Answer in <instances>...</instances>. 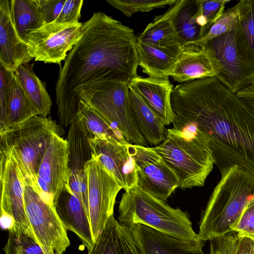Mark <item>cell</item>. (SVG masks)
<instances>
[{"label":"cell","instance_id":"836d02e7","mask_svg":"<svg viewBox=\"0 0 254 254\" xmlns=\"http://www.w3.org/2000/svg\"><path fill=\"white\" fill-rule=\"evenodd\" d=\"M3 250L5 254H45L36 240L27 235L14 231H8Z\"/></svg>","mask_w":254,"mask_h":254},{"label":"cell","instance_id":"4dcf8cb0","mask_svg":"<svg viewBox=\"0 0 254 254\" xmlns=\"http://www.w3.org/2000/svg\"><path fill=\"white\" fill-rule=\"evenodd\" d=\"M240 16L236 25L239 46L248 62L254 67V0L238 2Z\"/></svg>","mask_w":254,"mask_h":254},{"label":"cell","instance_id":"8992f818","mask_svg":"<svg viewBox=\"0 0 254 254\" xmlns=\"http://www.w3.org/2000/svg\"><path fill=\"white\" fill-rule=\"evenodd\" d=\"M54 133L62 135L64 131L50 117L33 116L0 133V152L10 155L24 182L36 185L40 163Z\"/></svg>","mask_w":254,"mask_h":254},{"label":"cell","instance_id":"1f68e13d","mask_svg":"<svg viewBox=\"0 0 254 254\" xmlns=\"http://www.w3.org/2000/svg\"><path fill=\"white\" fill-rule=\"evenodd\" d=\"M239 16L240 7L238 2L224 11L223 15L210 27L206 34L192 45L205 48L209 41L233 30L239 21Z\"/></svg>","mask_w":254,"mask_h":254},{"label":"cell","instance_id":"ffe728a7","mask_svg":"<svg viewBox=\"0 0 254 254\" xmlns=\"http://www.w3.org/2000/svg\"><path fill=\"white\" fill-rule=\"evenodd\" d=\"M54 205L67 230L74 233L90 250L94 244L88 214L81 200L66 185Z\"/></svg>","mask_w":254,"mask_h":254},{"label":"cell","instance_id":"d6a6232c","mask_svg":"<svg viewBox=\"0 0 254 254\" xmlns=\"http://www.w3.org/2000/svg\"><path fill=\"white\" fill-rule=\"evenodd\" d=\"M178 0H108L107 2L121 11L125 16L130 17L138 12H148L154 9L172 5Z\"/></svg>","mask_w":254,"mask_h":254},{"label":"cell","instance_id":"30bf717a","mask_svg":"<svg viewBox=\"0 0 254 254\" xmlns=\"http://www.w3.org/2000/svg\"><path fill=\"white\" fill-rule=\"evenodd\" d=\"M85 172L89 220L94 242L109 218L114 215L116 197L123 188L93 154L85 166Z\"/></svg>","mask_w":254,"mask_h":254},{"label":"cell","instance_id":"603a6c76","mask_svg":"<svg viewBox=\"0 0 254 254\" xmlns=\"http://www.w3.org/2000/svg\"><path fill=\"white\" fill-rule=\"evenodd\" d=\"M129 98L133 119L147 144L156 146L161 143L167 132L163 121L129 85Z\"/></svg>","mask_w":254,"mask_h":254},{"label":"cell","instance_id":"e575fe53","mask_svg":"<svg viewBox=\"0 0 254 254\" xmlns=\"http://www.w3.org/2000/svg\"><path fill=\"white\" fill-rule=\"evenodd\" d=\"M229 1L226 0H196L197 13L206 20L208 30L223 15L225 5Z\"/></svg>","mask_w":254,"mask_h":254},{"label":"cell","instance_id":"83f0119b","mask_svg":"<svg viewBox=\"0 0 254 254\" xmlns=\"http://www.w3.org/2000/svg\"><path fill=\"white\" fill-rule=\"evenodd\" d=\"M138 66L149 77L164 78L168 75L177 59L170 54L142 42H137Z\"/></svg>","mask_w":254,"mask_h":254},{"label":"cell","instance_id":"9c48e42d","mask_svg":"<svg viewBox=\"0 0 254 254\" xmlns=\"http://www.w3.org/2000/svg\"><path fill=\"white\" fill-rule=\"evenodd\" d=\"M0 153V226L8 231L24 233L37 242L25 210L24 179L10 155Z\"/></svg>","mask_w":254,"mask_h":254},{"label":"cell","instance_id":"5bb4252c","mask_svg":"<svg viewBox=\"0 0 254 254\" xmlns=\"http://www.w3.org/2000/svg\"><path fill=\"white\" fill-rule=\"evenodd\" d=\"M93 154L127 191L138 183L134 160L128 148L129 143L88 139Z\"/></svg>","mask_w":254,"mask_h":254},{"label":"cell","instance_id":"4fadbf2b","mask_svg":"<svg viewBox=\"0 0 254 254\" xmlns=\"http://www.w3.org/2000/svg\"><path fill=\"white\" fill-rule=\"evenodd\" d=\"M138 174L137 185L162 200H166L179 188V179L172 169L152 147L128 143Z\"/></svg>","mask_w":254,"mask_h":254},{"label":"cell","instance_id":"d6986e66","mask_svg":"<svg viewBox=\"0 0 254 254\" xmlns=\"http://www.w3.org/2000/svg\"><path fill=\"white\" fill-rule=\"evenodd\" d=\"M185 0H178L164 13L155 16L137 37V41L159 49L178 59L182 49L176 28L175 18Z\"/></svg>","mask_w":254,"mask_h":254},{"label":"cell","instance_id":"277c9868","mask_svg":"<svg viewBox=\"0 0 254 254\" xmlns=\"http://www.w3.org/2000/svg\"><path fill=\"white\" fill-rule=\"evenodd\" d=\"M119 213L120 223L129 227L140 224L176 238L199 239L192 228L189 214L172 207L138 185L123 194Z\"/></svg>","mask_w":254,"mask_h":254},{"label":"cell","instance_id":"4316f807","mask_svg":"<svg viewBox=\"0 0 254 254\" xmlns=\"http://www.w3.org/2000/svg\"><path fill=\"white\" fill-rule=\"evenodd\" d=\"M33 65L29 63L19 65L14 71L15 75L27 95L37 108L39 116L47 117L50 113L52 99L45 83L36 75Z\"/></svg>","mask_w":254,"mask_h":254},{"label":"cell","instance_id":"f546056e","mask_svg":"<svg viewBox=\"0 0 254 254\" xmlns=\"http://www.w3.org/2000/svg\"><path fill=\"white\" fill-rule=\"evenodd\" d=\"M10 0L15 29L21 39L27 44L29 33L45 25L41 19L36 0Z\"/></svg>","mask_w":254,"mask_h":254},{"label":"cell","instance_id":"9a60e30c","mask_svg":"<svg viewBox=\"0 0 254 254\" xmlns=\"http://www.w3.org/2000/svg\"><path fill=\"white\" fill-rule=\"evenodd\" d=\"M130 228L141 254H205V242L200 238L184 240L140 224Z\"/></svg>","mask_w":254,"mask_h":254},{"label":"cell","instance_id":"60d3db41","mask_svg":"<svg viewBox=\"0 0 254 254\" xmlns=\"http://www.w3.org/2000/svg\"><path fill=\"white\" fill-rule=\"evenodd\" d=\"M237 95L252 104L254 102V84L236 93Z\"/></svg>","mask_w":254,"mask_h":254},{"label":"cell","instance_id":"b9f144b4","mask_svg":"<svg viewBox=\"0 0 254 254\" xmlns=\"http://www.w3.org/2000/svg\"><path fill=\"white\" fill-rule=\"evenodd\" d=\"M208 254H231L229 253L226 252H224V251H215L211 252Z\"/></svg>","mask_w":254,"mask_h":254},{"label":"cell","instance_id":"f1b7e54d","mask_svg":"<svg viewBox=\"0 0 254 254\" xmlns=\"http://www.w3.org/2000/svg\"><path fill=\"white\" fill-rule=\"evenodd\" d=\"M196 0H185L175 18V26L179 43L183 49L202 38L207 33L197 23Z\"/></svg>","mask_w":254,"mask_h":254},{"label":"cell","instance_id":"7bdbcfd3","mask_svg":"<svg viewBox=\"0 0 254 254\" xmlns=\"http://www.w3.org/2000/svg\"><path fill=\"white\" fill-rule=\"evenodd\" d=\"M253 108L254 109V102L252 103Z\"/></svg>","mask_w":254,"mask_h":254},{"label":"cell","instance_id":"6da1fadb","mask_svg":"<svg viewBox=\"0 0 254 254\" xmlns=\"http://www.w3.org/2000/svg\"><path fill=\"white\" fill-rule=\"evenodd\" d=\"M173 128L201 135L221 171L237 166L254 175V109L216 77L173 90Z\"/></svg>","mask_w":254,"mask_h":254},{"label":"cell","instance_id":"ba28073f","mask_svg":"<svg viewBox=\"0 0 254 254\" xmlns=\"http://www.w3.org/2000/svg\"><path fill=\"white\" fill-rule=\"evenodd\" d=\"M24 184L25 210L38 243L45 254H63L70 241L54 203L45 200L35 186Z\"/></svg>","mask_w":254,"mask_h":254},{"label":"cell","instance_id":"ab89813d","mask_svg":"<svg viewBox=\"0 0 254 254\" xmlns=\"http://www.w3.org/2000/svg\"><path fill=\"white\" fill-rule=\"evenodd\" d=\"M235 254H254V236L238 234Z\"/></svg>","mask_w":254,"mask_h":254},{"label":"cell","instance_id":"d590c367","mask_svg":"<svg viewBox=\"0 0 254 254\" xmlns=\"http://www.w3.org/2000/svg\"><path fill=\"white\" fill-rule=\"evenodd\" d=\"M232 230L239 235L254 236V196L249 200Z\"/></svg>","mask_w":254,"mask_h":254},{"label":"cell","instance_id":"2e32d148","mask_svg":"<svg viewBox=\"0 0 254 254\" xmlns=\"http://www.w3.org/2000/svg\"><path fill=\"white\" fill-rule=\"evenodd\" d=\"M221 69L220 62L210 48L191 45L182 49L168 75L182 83L197 79L215 77Z\"/></svg>","mask_w":254,"mask_h":254},{"label":"cell","instance_id":"ac0fdd59","mask_svg":"<svg viewBox=\"0 0 254 254\" xmlns=\"http://www.w3.org/2000/svg\"><path fill=\"white\" fill-rule=\"evenodd\" d=\"M33 59L28 46L15 29L11 0H0V64L7 71L14 72L19 65Z\"/></svg>","mask_w":254,"mask_h":254},{"label":"cell","instance_id":"8d00e7d4","mask_svg":"<svg viewBox=\"0 0 254 254\" xmlns=\"http://www.w3.org/2000/svg\"><path fill=\"white\" fill-rule=\"evenodd\" d=\"M8 71L0 64V133L7 129Z\"/></svg>","mask_w":254,"mask_h":254},{"label":"cell","instance_id":"3957f363","mask_svg":"<svg viewBox=\"0 0 254 254\" xmlns=\"http://www.w3.org/2000/svg\"><path fill=\"white\" fill-rule=\"evenodd\" d=\"M220 172L221 179L199 221L198 235L204 242L232 232L249 200L254 196V175L237 166Z\"/></svg>","mask_w":254,"mask_h":254},{"label":"cell","instance_id":"cb8c5ba5","mask_svg":"<svg viewBox=\"0 0 254 254\" xmlns=\"http://www.w3.org/2000/svg\"><path fill=\"white\" fill-rule=\"evenodd\" d=\"M66 140L68 144L69 178L83 180L86 177L85 166L92 159L93 152L78 117L70 125Z\"/></svg>","mask_w":254,"mask_h":254},{"label":"cell","instance_id":"d4e9b609","mask_svg":"<svg viewBox=\"0 0 254 254\" xmlns=\"http://www.w3.org/2000/svg\"><path fill=\"white\" fill-rule=\"evenodd\" d=\"M7 129L35 116L38 111L17 79L8 71Z\"/></svg>","mask_w":254,"mask_h":254},{"label":"cell","instance_id":"8fae6325","mask_svg":"<svg viewBox=\"0 0 254 254\" xmlns=\"http://www.w3.org/2000/svg\"><path fill=\"white\" fill-rule=\"evenodd\" d=\"M82 25L53 22L31 31L27 42L31 56L35 61L60 64L77 42Z\"/></svg>","mask_w":254,"mask_h":254},{"label":"cell","instance_id":"7402d4cb","mask_svg":"<svg viewBox=\"0 0 254 254\" xmlns=\"http://www.w3.org/2000/svg\"><path fill=\"white\" fill-rule=\"evenodd\" d=\"M88 254H141L130 227L117 221L114 215L97 237Z\"/></svg>","mask_w":254,"mask_h":254},{"label":"cell","instance_id":"f35d334b","mask_svg":"<svg viewBox=\"0 0 254 254\" xmlns=\"http://www.w3.org/2000/svg\"><path fill=\"white\" fill-rule=\"evenodd\" d=\"M83 3V0H66L61 13L54 22L58 23L79 22Z\"/></svg>","mask_w":254,"mask_h":254},{"label":"cell","instance_id":"44dd1931","mask_svg":"<svg viewBox=\"0 0 254 254\" xmlns=\"http://www.w3.org/2000/svg\"><path fill=\"white\" fill-rule=\"evenodd\" d=\"M129 86L139 94L165 126L173 124L175 116L171 106V95L174 86L169 77H144L136 75L130 80Z\"/></svg>","mask_w":254,"mask_h":254},{"label":"cell","instance_id":"7a4b0ae2","mask_svg":"<svg viewBox=\"0 0 254 254\" xmlns=\"http://www.w3.org/2000/svg\"><path fill=\"white\" fill-rule=\"evenodd\" d=\"M137 42L132 29L103 12H94L82 23L56 83L62 125H70L78 117L77 90L109 82L129 83L137 75Z\"/></svg>","mask_w":254,"mask_h":254},{"label":"cell","instance_id":"5b68a950","mask_svg":"<svg viewBox=\"0 0 254 254\" xmlns=\"http://www.w3.org/2000/svg\"><path fill=\"white\" fill-rule=\"evenodd\" d=\"M151 147L175 172L181 189L203 186L215 164L207 142L197 133L168 128L164 140Z\"/></svg>","mask_w":254,"mask_h":254},{"label":"cell","instance_id":"7c38bea8","mask_svg":"<svg viewBox=\"0 0 254 254\" xmlns=\"http://www.w3.org/2000/svg\"><path fill=\"white\" fill-rule=\"evenodd\" d=\"M205 47L213 51L222 65L221 72L215 77L231 91L236 93L254 84V67L239 46L236 26L209 41Z\"/></svg>","mask_w":254,"mask_h":254},{"label":"cell","instance_id":"484cf974","mask_svg":"<svg viewBox=\"0 0 254 254\" xmlns=\"http://www.w3.org/2000/svg\"><path fill=\"white\" fill-rule=\"evenodd\" d=\"M78 107V117L88 139L128 143L116 127L101 117L88 104L80 100Z\"/></svg>","mask_w":254,"mask_h":254},{"label":"cell","instance_id":"52a82bcc","mask_svg":"<svg viewBox=\"0 0 254 254\" xmlns=\"http://www.w3.org/2000/svg\"><path fill=\"white\" fill-rule=\"evenodd\" d=\"M129 83L109 82L78 90L82 100L116 127L130 144L147 146L133 118L129 98Z\"/></svg>","mask_w":254,"mask_h":254},{"label":"cell","instance_id":"74e56055","mask_svg":"<svg viewBox=\"0 0 254 254\" xmlns=\"http://www.w3.org/2000/svg\"><path fill=\"white\" fill-rule=\"evenodd\" d=\"M66 0H36L38 10L45 24L54 22Z\"/></svg>","mask_w":254,"mask_h":254},{"label":"cell","instance_id":"e0dca14e","mask_svg":"<svg viewBox=\"0 0 254 254\" xmlns=\"http://www.w3.org/2000/svg\"><path fill=\"white\" fill-rule=\"evenodd\" d=\"M69 175L67 142L61 135L54 133L37 173V177L49 187L54 202L57 199L64 186L69 185Z\"/></svg>","mask_w":254,"mask_h":254}]
</instances>
